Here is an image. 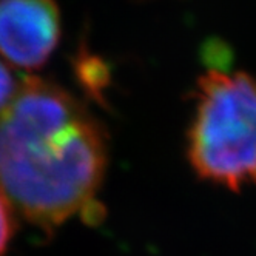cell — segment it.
<instances>
[{"instance_id":"1","label":"cell","mask_w":256,"mask_h":256,"mask_svg":"<svg viewBox=\"0 0 256 256\" xmlns=\"http://www.w3.org/2000/svg\"><path fill=\"white\" fill-rule=\"evenodd\" d=\"M106 164L104 126L58 84L30 76L0 112V188L39 228L93 219Z\"/></svg>"},{"instance_id":"2","label":"cell","mask_w":256,"mask_h":256,"mask_svg":"<svg viewBox=\"0 0 256 256\" xmlns=\"http://www.w3.org/2000/svg\"><path fill=\"white\" fill-rule=\"evenodd\" d=\"M187 134L193 172L210 184L241 192L256 186V79L210 70L196 85Z\"/></svg>"},{"instance_id":"3","label":"cell","mask_w":256,"mask_h":256,"mask_svg":"<svg viewBox=\"0 0 256 256\" xmlns=\"http://www.w3.org/2000/svg\"><path fill=\"white\" fill-rule=\"evenodd\" d=\"M62 36L58 0H0V58L20 70L44 66Z\"/></svg>"},{"instance_id":"4","label":"cell","mask_w":256,"mask_h":256,"mask_svg":"<svg viewBox=\"0 0 256 256\" xmlns=\"http://www.w3.org/2000/svg\"><path fill=\"white\" fill-rule=\"evenodd\" d=\"M16 234V208L0 188V256H5Z\"/></svg>"},{"instance_id":"5","label":"cell","mask_w":256,"mask_h":256,"mask_svg":"<svg viewBox=\"0 0 256 256\" xmlns=\"http://www.w3.org/2000/svg\"><path fill=\"white\" fill-rule=\"evenodd\" d=\"M79 76L82 82L85 84L84 86L88 88L91 93L99 94L100 90L105 84V70L104 65L99 60H93L90 58H80L79 59Z\"/></svg>"},{"instance_id":"6","label":"cell","mask_w":256,"mask_h":256,"mask_svg":"<svg viewBox=\"0 0 256 256\" xmlns=\"http://www.w3.org/2000/svg\"><path fill=\"white\" fill-rule=\"evenodd\" d=\"M17 88H19V84L16 82L11 70L4 60H0V112L12 100Z\"/></svg>"}]
</instances>
